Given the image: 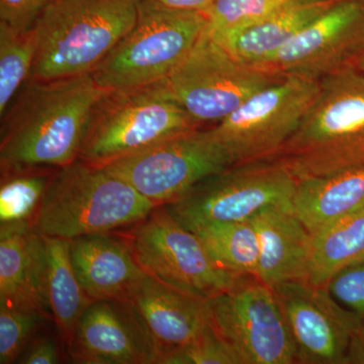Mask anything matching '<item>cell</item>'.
I'll return each instance as SVG.
<instances>
[{
	"label": "cell",
	"mask_w": 364,
	"mask_h": 364,
	"mask_svg": "<svg viewBox=\"0 0 364 364\" xmlns=\"http://www.w3.org/2000/svg\"><path fill=\"white\" fill-rule=\"evenodd\" d=\"M105 93L91 73L30 79L1 117V172L58 169L77 160L93 109Z\"/></svg>",
	"instance_id": "cell-1"
},
{
	"label": "cell",
	"mask_w": 364,
	"mask_h": 364,
	"mask_svg": "<svg viewBox=\"0 0 364 364\" xmlns=\"http://www.w3.org/2000/svg\"><path fill=\"white\" fill-rule=\"evenodd\" d=\"M274 159L296 179L364 166V73L348 65L321 79L299 128Z\"/></svg>",
	"instance_id": "cell-2"
},
{
	"label": "cell",
	"mask_w": 364,
	"mask_h": 364,
	"mask_svg": "<svg viewBox=\"0 0 364 364\" xmlns=\"http://www.w3.org/2000/svg\"><path fill=\"white\" fill-rule=\"evenodd\" d=\"M157 205L124 179L77 159L55 170L33 226L45 237L70 241L135 226Z\"/></svg>",
	"instance_id": "cell-3"
},
{
	"label": "cell",
	"mask_w": 364,
	"mask_h": 364,
	"mask_svg": "<svg viewBox=\"0 0 364 364\" xmlns=\"http://www.w3.org/2000/svg\"><path fill=\"white\" fill-rule=\"evenodd\" d=\"M139 2L53 0L33 28L37 52L31 79L92 73L135 26Z\"/></svg>",
	"instance_id": "cell-4"
},
{
	"label": "cell",
	"mask_w": 364,
	"mask_h": 364,
	"mask_svg": "<svg viewBox=\"0 0 364 364\" xmlns=\"http://www.w3.org/2000/svg\"><path fill=\"white\" fill-rule=\"evenodd\" d=\"M202 13L174 11L140 0L135 26L93 70L105 91L132 90L165 80L207 30Z\"/></svg>",
	"instance_id": "cell-5"
},
{
	"label": "cell",
	"mask_w": 364,
	"mask_h": 364,
	"mask_svg": "<svg viewBox=\"0 0 364 364\" xmlns=\"http://www.w3.org/2000/svg\"><path fill=\"white\" fill-rule=\"evenodd\" d=\"M198 128L163 81L105 91L93 109L78 159L102 166Z\"/></svg>",
	"instance_id": "cell-6"
},
{
	"label": "cell",
	"mask_w": 364,
	"mask_h": 364,
	"mask_svg": "<svg viewBox=\"0 0 364 364\" xmlns=\"http://www.w3.org/2000/svg\"><path fill=\"white\" fill-rule=\"evenodd\" d=\"M282 77L237 58L215 39L208 26L163 82L179 107L200 127L220 123L254 93Z\"/></svg>",
	"instance_id": "cell-7"
},
{
	"label": "cell",
	"mask_w": 364,
	"mask_h": 364,
	"mask_svg": "<svg viewBox=\"0 0 364 364\" xmlns=\"http://www.w3.org/2000/svg\"><path fill=\"white\" fill-rule=\"evenodd\" d=\"M320 82L306 76H284L208 130L231 165L274 159L299 128Z\"/></svg>",
	"instance_id": "cell-8"
},
{
	"label": "cell",
	"mask_w": 364,
	"mask_h": 364,
	"mask_svg": "<svg viewBox=\"0 0 364 364\" xmlns=\"http://www.w3.org/2000/svg\"><path fill=\"white\" fill-rule=\"evenodd\" d=\"M296 179L277 159L232 165L164 205L183 225L251 221L270 207H291Z\"/></svg>",
	"instance_id": "cell-9"
},
{
	"label": "cell",
	"mask_w": 364,
	"mask_h": 364,
	"mask_svg": "<svg viewBox=\"0 0 364 364\" xmlns=\"http://www.w3.org/2000/svg\"><path fill=\"white\" fill-rule=\"evenodd\" d=\"M124 238L144 272L196 298H215L241 277L220 267L200 238L164 205L131 227Z\"/></svg>",
	"instance_id": "cell-10"
},
{
	"label": "cell",
	"mask_w": 364,
	"mask_h": 364,
	"mask_svg": "<svg viewBox=\"0 0 364 364\" xmlns=\"http://www.w3.org/2000/svg\"><path fill=\"white\" fill-rule=\"evenodd\" d=\"M208 320L238 364L296 363V348L279 299L258 277H241L208 299Z\"/></svg>",
	"instance_id": "cell-11"
},
{
	"label": "cell",
	"mask_w": 364,
	"mask_h": 364,
	"mask_svg": "<svg viewBox=\"0 0 364 364\" xmlns=\"http://www.w3.org/2000/svg\"><path fill=\"white\" fill-rule=\"evenodd\" d=\"M229 166L231 163L210 130L198 128L100 167L162 205Z\"/></svg>",
	"instance_id": "cell-12"
},
{
	"label": "cell",
	"mask_w": 364,
	"mask_h": 364,
	"mask_svg": "<svg viewBox=\"0 0 364 364\" xmlns=\"http://www.w3.org/2000/svg\"><path fill=\"white\" fill-rule=\"evenodd\" d=\"M296 348V363L348 364L363 327L360 318L339 304L326 287L306 282L275 287Z\"/></svg>",
	"instance_id": "cell-13"
},
{
	"label": "cell",
	"mask_w": 364,
	"mask_h": 364,
	"mask_svg": "<svg viewBox=\"0 0 364 364\" xmlns=\"http://www.w3.org/2000/svg\"><path fill=\"white\" fill-rule=\"evenodd\" d=\"M364 49V0H342L301 31L260 68L322 79L354 65Z\"/></svg>",
	"instance_id": "cell-14"
},
{
	"label": "cell",
	"mask_w": 364,
	"mask_h": 364,
	"mask_svg": "<svg viewBox=\"0 0 364 364\" xmlns=\"http://www.w3.org/2000/svg\"><path fill=\"white\" fill-rule=\"evenodd\" d=\"M66 352L80 364H156L157 359L142 317L123 299L91 301Z\"/></svg>",
	"instance_id": "cell-15"
},
{
	"label": "cell",
	"mask_w": 364,
	"mask_h": 364,
	"mask_svg": "<svg viewBox=\"0 0 364 364\" xmlns=\"http://www.w3.org/2000/svg\"><path fill=\"white\" fill-rule=\"evenodd\" d=\"M129 301L142 317L156 349V364L195 339L208 322V301L143 275Z\"/></svg>",
	"instance_id": "cell-16"
},
{
	"label": "cell",
	"mask_w": 364,
	"mask_h": 364,
	"mask_svg": "<svg viewBox=\"0 0 364 364\" xmlns=\"http://www.w3.org/2000/svg\"><path fill=\"white\" fill-rule=\"evenodd\" d=\"M0 305L52 320L47 296V241L32 223L0 225Z\"/></svg>",
	"instance_id": "cell-17"
},
{
	"label": "cell",
	"mask_w": 364,
	"mask_h": 364,
	"mask_svg": "<svg viewBox=\"0 0 364 364\" xmlns=\"http://www.w3.org/2000/svg\"><path fill=\"white\" fill-rule=\"evenodd\" d=\"M72 267L86 294L128 301L145 272L128 241L114 233L86 235L69 241Z\"/></svg>",
	"instance_id": "cell-18"
},
{
	"label": "cell",
	"mask_w": 364,
	"mask_h": 364,
	"mask_svg": "<svg viewBox=\"0 0 364 364\" xmlns=\"http://www.w3.org/2000/svg\"><path fill=\"white\" fill-rule=\"evenodd\" d=\"M251 223L259 242L258 279L272 289L287 282H308L312 234L293 208H265Z\"/></svg>",
	"instance_id": "cell-19"
},
{
	"label": "cell",
	"mask_w": 364,
	"mask_h": 364,
	"mask_svg": "<svg viewBox=\"0 0 364 364\" xmlns=\"http://www.w3.org/2000/svg\"><path fill=\"white\" fill-rule=\"evenodd\" d=\"M342 0L299 2L267 14L234 32L214 36L234 56L260 65L291 42L309 23Z\"/></svg>",
	"instance_id": "cell-20"
},
{
	"label": "cell",
	"mask_w": 364,
	"mask_h": 364,
	"mask_svg": "<svg viewBox=\"0 0 364 364\" xmlns=\"http://www.w3.org/2000/svg\"><path fill=\"white\" fill-rule=\"evenodd\" d=\"M291 208L314 233L364 210V166L296 181Z\"/></svg>",
	"instance_id": "cell-21"
},
{
	"label": "cell",
	"mask_w": 364,
	"mask_h": 364,
	"mask_svg": "<svg viewBox=\"0 0 364 364\" xmlns=\"http://www.w3.org/2000/svg\"><path fill=\"white\" fill-rule=\"evenodd\" d=\"M47 296L59 339L68 348L83 313L92 299L86 294L72 267L69 241L46 237Z\"/></svg>",
	"instance_id": "cell-22"
},
{
	"label": "cell",
	"mask_w": 364,
	"mask_h": 364,
	"mask_svg": "<svg viewBox=\"0 0 364 364\" xmlns=\"http://www.w3.org/2000/svg\"><path fill=\"white\" fill-rule=\"evenodd\" d=\"M311 234L309 284L326 287L337 273L364 262V210Z\"/></svg>",
	"instance_id": "cell-23"
},
{
	"label": "cell",
	"mask_w": 364,
	"mask_h": 364,
	"mask_svg": "<svg viewBox=\"0 0 364 364\" xmlns=\"http://www.w3.org/2000/svg\"><path fill=\"white\" fill-rule=\"evenodd\" d=\"M188 230L223 269L237 277H257L259 242L251 221L198 225Z\"/></svg>",
	"instance_id": "cell-24"
},
{
	"label": "cell",
	"mask_w": 364,
	"mask_h": 364,
	"mask_svg": "<svg viewBox=\"0 0 364 364\" xmlns=\"http://www.w3.org/2000/svg\"><path fill=\"white\" fill-rule=\"evenodd\" d=\"M37 52L33 28L18 32L0 23V117L32 76Z\"/></svg>",
	"instance_id": "cell-25"
},
{
	"label": "cell",
	"mask_w": 364,
	"mask_h": 364,
	"mask_svg": "<svg viewBox=\"0 0 364 364\" xmlns=\"http://www.w3.org/2000/svg\"><path fill=\"white\" fill-rule=\"evenodd\" d=\"M54 172L49 168L1 172L0 225L33 224Z\"/></svg>",
	"instance_id": "cell-26"
},
{
	"label": "cell",
	"mask_w": 364,
	"mask_h": 364,
	"mask_svg": "<svg viewBox=\"0 0 364 364\" xmlns=\"http://www.w3.org/2000/svg\"><path fill=\"white\" fill-rule=\"evenodd\" d=\"M311 0H213L205 11L208 30L214 36L234 32L267 14Z\"/></svg>",
	"instance_id": "cell-27"
},
{
	"label": "cell",
	"mask_w": 364,
	"mask_h": 364,
	"mask_svg": "<svg viewBox=\"0 0 364 364\" xmlns=\"http://www.w3.org/2000/svg\"><path fill=\"white\" fill-rule=\"evenodd\" d=\"M49 318L26 309L0 305V363H18Z\"/></svg>",
	"instance_id": "cell-28"
},
{
	"label": "cell",
	"mask_w": 364,
	"mask_h": 364,
	"mask_svg": "<svg viewBox=\"0 0 364 364\" xmlns=\"http://www.w3.org/2000/svg\"><path fill=\"white\" fill-rule=\"evenodd\" d=\"M161 364H238V361L208 320L195 339L170 354Z\"/></svg>",
	"instance_id": "cell-29"
},
{
	"label": "cell",
	"mask_w": 364,
	"mask_h": 364,
	"mask_svg": "<svg viewBox=\"0 0 364 364\" xmlns=\"http://www.w3.org/2000/svg\"><path fill=\"white\" fill-rule=\"evenodd\" d=\"M326 289L344 308L355 314L364 326V262L337 273Z\"/></svg>",
	"instance_id": "cell-30"
},
{
	"label": "cell",
	"mask_w": 364,
	"mask_h": 364,
	"mask_svg": "<svg viewBox=\"0 0 364 364\" xmlns=\"http://www.w3.org/2000/svg\"><path fill=\"white\" fill-rule=\"evenodd\" d=\"M53 0H0V23L18 32L32 30Z\"/></svg>",
	"instance_id": "cell-31"
},
{
	"label": "cell",
	"mask_w": 364,
	"mask_h": 364,
	"mask_svg": "<svg viewBox=\"0 0 364 364\" xmlns=\"http://www.w3.org/2000/svg\"><path fill=\"white\" fill-rule=\"evenodd\" d=\"M60 363L58 344L46 335H36L26 347L18 363L23 364H56Z\"/></svg>",
	"instance_id": "cell-32"
},
{
	"label": "cell",
	"mask_w": 364,
	"mask_h": 364,
	"mask_svg": "<svg viewBox=\"0 0 364 364\" xmlns=\"http://www.w3.org/2000/svg\"><path fill=\"white\" fill-rule=\"evenodd\" d=\"M159 6L174 11L205 14L213 0H150Z\"/></svg>",
	"instance_id": "cell-33"
},
{
	"label": "cell",
	"mask_w": 364,
	"mask_h": 364,
	"mask_svg": "<svg viewBox=\"0 0 364 364\" xmlns=\"http://www.w3.org/2000/svg\"><path fill=\"white\" fill-rule=\"evenodd\" d=\"M348 364H364V327L356 335L349 352Z\"/></svg>",
	"instance_id": "cell-34"
},
{
	"label": "cell",
	"mask_w": 364,
	"mask_h": 364,
	"mask_svg": "<svg viewBox=\"0 0 364 364\" xmlns=\"http://www.w3.org/2000/svg\"><path fill=\"white\" fill-rule=\"evenodd\" d=\"M354 66L358 67L359 70L361 72H363L364 73V49L363 50V52L359 54V56L358 57V59H356V61L354 62Z\"/></svg>",
	"instance_id": "cell-35"
},
{
	"label": "cell",
	"mask_w": 364,
	"mask_h": 364,
	"mask_svg": "<svg viewBox=\"0 0 364 364\" xmlns=\"http://www.w3.org/2000/svg\"><path fill=\"white\" fill-rule=\"evenodd\" d=\"M363 327H364V326H363Z\"/></svg>",
	"instance_id": "cell-36"
}]
</instances>
